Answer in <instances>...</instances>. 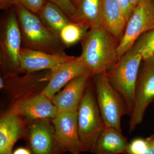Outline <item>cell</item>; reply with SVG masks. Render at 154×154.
I'll return each mask as SVG.
<instances>
[{"mask_svg":"<svg viewBox=\"0 0 154 154\" xmlns=\"http://www.w3.org/2000/svg\"><path fill=\"white\" fill-rule=\"evenodd\" d=\"M80 59L86 66L91 77L106 73L118 61V44L103 26L91 29L84 37Z\"/></svg>","mask_w":154,"mask_h":154,"instance_id":"6da1fadb","label":"cell"},{"mask_svg":"<svg viewBox=\"0 0 154 154\" xmlns=\"http://www.w3.org/2000/svg\"><path fill=\"white\" fill-rule=\"evenodd\" d=\"M13 8L21 30L22 48L52 54L65 53L66 47L59 36L51 32L38 15L22 6Z\"/></svg>","mask_w":154,"mask_h":154,"instance_id":"7a4b0ae2","label":"cell"},{"mask_svg":"<svg viewBox=\"0 0 154 154\" xmlns=\"http://www.w3.org/2000/svg\"><path fill=\"white\" fill-rule=\"evenodd\" d=\"M22 35L16 12L11 9L0 23V66L3 76L19 75Z\"/></svg>","mask_w":154,"mask_h":154,"instance_id":"3957f363","label":"cell"},{"mask_svg":"<svg viewBox=\"0 0 154 154\" xmlns=\"http://www.w3.org/2000/svg\"><path fill=\"white\" fill-rule=\"evenodd\" d=\"M142 60L140 54L130 49L106 73L111 85L126 103L130 116L134 107L136 84Z\"/></svg>","mask_w":154,"mask_h":154,"instance_id":"277c9868","label":"cell"},{"mask_svg":"<svg viewBox=\"0 0 154 154\" xmlns=\"http://www.w3.org/2000/svg\"><path fill=\"white\" fill-rule=\"evenodd\" d=\"M91 78L80 102L77 114L80 140L85 152H92L98 136L105 126L98 107Z\"/></svg>","mask_w":154,"mask_h":154,"instance_id":"5b68a950","label":"cell"},{"mask_svg":"<svg viewBox=\"0 0 154 154\" xmlns=\"http://www.w3.org/2000/svg\"><path fill=\"white\" fill-rule=\"evenodd\" d=\"M96 100L105 127L113 128L122 132L121 120L129 115L128 107L121 95L111 85L106 73L92 77Z\"/></svg>","mask_w":154,"mask_h":154,"instance_id":"8992f818","label":"cell"},{"mask_svg":"<svg viewBox=\"0 0 154 154\" xmlns=\"http://www.w3.org/2000/svg\"><path fill=\"white\" fill-rule=\"evenodd\" d=\"M154 102V57L143 60L135 90L134 107L129 122V131L132 132L143 120L149 105Z\"/></svg>","mask_w":154,"mask_h":154,"instance_id":"52a82bcc","label":"cell"},{"mask_svg":"<svg viewBox=\"0 0 154 154\" xmlns=\"http://www.w3.org/2000/svg\"><path fill=\"white\" fill-rule=\"evenodd\" d=\"M154 28V0H149L134 10L117 47L119 59L132 47L142 34Z\"/></svg>","mask_w":154,"mask_h":154,"instance_id":"ba28073f","label":"cell"},{"mask_svg":"<svg viewBox=\"0 0 154 154\" xmlns=\"http://www.w3.org/2000/svg\"><path fill=\"white\" fill-rule=\"evenodd\" d=\"M51 121L59 154L85 152L79 135L77 113H59Z\"/></svg>","mask_w":154,"mask_h":154,"instance_id":"9c48e42d","label":"cell"},{"mask_svg":"<svg viewBox=\"0 0 154 154\" xmlns=\"http://www.w3.org/2000/svg\"><path fill=\"white\" fill-rule=\"evenodd\" d=\"M10 111L31 122L52 119L59 113L51 99L41 93L20 99L14 104Z\"/></svg>","mask_w":154,"mask_h":154,"instance_id":"30bf717a","label":"cell"},{"mask_svg":"<svg viewBox=\"0 0 154 154\" xmlns=\"http://www.w3.org/2000/svg\"><path fill=\"white\" fill-rule=\"evenodd\" d=\"M32 122L26 137L32 154H59L51 119Z\"/></svg>","mask_w":154,"mask_h":154,"instance_id":"8fae6325","label":"cell"},{"mask_svg":"<svg viewBox=\"0 0 154 154\" xmlns=\"http://www.w3.org/2000/svg\"><path fill=\"white\" fill-rule=\"evenodd\" d=\"M86 74L91 77L90 72L79 57H76L73 60L60 64L50 70L48 82L41 93L51 99L72 80Z\"/></svg>","mask_w":154,"mask_h":154,"instance_id":"7c38bea8","label":"cell"},{"mask_svg":"<svg viewBox=\"0 0 154 154\" xmlns=\"http://www.w3.org/2000/svg\"><path fill=\"white\" fill-rule=\"evenodd\" d=\"M75 57L66 53L52 54L22 47L20 52V68L22 73L51 70L60 64L73 60Z\"/></svg>","mask_w":154,"mask_h":154,"instance_id":"4fadbf2b","label":"cell"},{"mask_svg":"<svg viewBox=\"0 0 154 154\" xmlns=\"http://www.w3.org/2000/svg\"><path fill=\"white\" fill-rule=\"evenodd\" d=\"M91 78L89 75L80 76L68 83L51 100L59 113H76Z\"/></svg>","mask_w":154,"mask_h":154,"instance_id":"5bb4252c","label":"cell"},{"mask_svg":"<svg viewBox=\"0 0 154 154\" xmlns=\"http://www.w3.org/2000/svg\"><path fill=\"white\" fill-rule=\"evenodd\" d=\"M25 123L21 116L9 111L0 120V154H12L15 143L26 136Z\"/></svg>","mask_w":154,"mask_h":154,"instance_id":"9a60e30c","label":"cell"},{"mask_svg":"<svg viewBox=\"0 0 154 154\" xmlns=\"http://www.w3.org/2000/svg\"><path fill=\"white\" fill-rule=\"evenodd\" d=\"M127 22L118 0H103V27L118 44Z\"/></svg>","mask_w":154,"mask_h":154,"instance_id":"2e32d148","label":"cell"},{"mask_svg":"<svg viewBox=\"0 0 154 154\" xmlns=\"http://www.w3.org/2000/svg\"><path fill=\"white\" fill-rule=\"evenodd\" d=\"M103 0H81L69 19L91 29L103 26Z\"/></svg>","mask_w":154,"mask_h":154,"instance_id":"e0dca14e","label":"cell"},{"mask_svg":"<svg viewBox=\"0 0 154 154\" xmlns=\"http://www.w3.org/2000/svg\"><path fill=\"white\" fill-rule=\"evenodd\" d=\"M128 140L117 130L105 127L98 136L92 152L94 154H126Z\"/></svg>","mask_w":154,"mask_h":154,"instance_id":"ac0fdd59","label":"cell"},{"mask_svg":"<svg viewBox=\"0 0 154 154\" xmlns=\"http://www.w3.org/2000/svg\"><path fill=\"white\" fill-rule=\"evenodd\" d=\"M38 16L44 25L58 36L63 28L70 22L69 18L59 7L47 1Z\"/></svg>","mask_w":154,"mask_h":154,"instance_id":"d6986e66","label":"cell"},{"mask_svg":"<svg viewBox=\"0 0 154 154\" xmlns=\"http://www.w3.org/2000/svg\"><path fill=\"white\" fill-rule=\"evenodd\" d=\"M89 30L87 26L70 21L63 28L59 37L64 45L69 47L81 42Z\"/></svg>","mask_w":154,"mask_h":154,"instance_id":"ffe728a7","label":"cell"},{"mask_svg":"<svg viewBox=\"0 0 154 154\" xmlns=\"http://www.w3.org/2000/svg\"><path fill=\"white\" fill-rule=\"evenodd\" d=\"M130 49L140 54L143 60L147 59L153 57L154 28L142 34Z\"/></svg>","mask_w":154,"mask_h":154,"instance_id":"44dd1931","label":"cell"},{"mask_svg":"<svg viewBox=\"0 0 154 154\" xmlns=\"http://www.w3.org/2000/svg\"><path fill=\"white\" fill-rule=\"evenodd\" d=\"M46 2V0H0V8L6 11L15 6H22L38 15Z\"/></svg>","mask_w":154,"mask_h":154,"instance_id":"7402d4cb","label":"cell"},{"mask_svg":"<svg viewBox=\"0 0 154 154\" xmlns=\"http://www.w3.org/2000/svg\"><path fill=\"white\" fill-rule=\"evenodd\" d=\"M148 147V144L146 139L137 138L128 143L125 154H141Z\"/></svg>","mask_w":154,"mask_h":154,"instance_id":"603a6c76","label":"cell"},{"mask_svg":"<svg viewBox=\"0 0 154 154\" xmlns=\"http://www.w3.org/2000/svg\"><path fill=\"white\" fill-rule=\"evenodd\" d=\"M52 3L60 8L69 18L74 14L76 8L72 0H46Z\"/></svg>","mask_w":154,"mask_h":154,"instance_id":"cb8c5ba5","label":"cell"},{"mask_svg":"<svg viewBox=\"0 0 154 154\" xmlns=\"http://www.w3.org/2000/svg\"><path fill=\"white\" fill-rule=\"evenodd\" d=\"M118 1L121 5L127 21L128 22L134 11L129 0H118Z\"/></svg>","mask_w":154,"mask_h":154,"instance_id":"d4e9b609","label":"cell"},{"mask_svg":"<svg viewBox=\"0 0 154 154\" xmlns=\"http://www.w3.org/2000/svg\"><path fill=\"white\" fill-rule=\"evenodd\" d=\"M12 154H32V153L29 149L19 148L13 152Z\"/></svg>","mask_w":154,"mask_h":154,"instance_id":"484cf974","label":"cell"},{"mask_svg":"<svg viewBox=\"0 0 154 154\" xmlns=\"http://www.w3.org/2000/svg\"><path fill=\"white\" fill-rule=\"evenodd\" d=\"M149 1V0H129V2L132 8L134 10L138 6Z\"/></svg>","mask_w":154,"mask_h":154,"instance_id":"4316f807","label":"cell"},{"mask_svg":"<svg viewBox=\"0 0 154 154\" xmlns=\"http://www.w3.org/2000/svg\"><path fill=\"white\" fill-rule=\"evenodd\" d=\"M149 146L154 152V134L146 139Z\"/></svg>","mask_w":154,"mask_h":154,"instance_id":"83f0119b","label":"cell"},{"mask_svg":"<svg viewBox=\"0 0 154 154\" xmlns=\"http://www.w3.org/2000/svg\"><path fill=\"white\" fill-rule=\"evenodd\" d=\"M141 154H154V152L148 145L147 148Z\"/></svg>","mask_w":154,"mask_h":154,"instance_id":"f1b7e54d","label":"cell"},{"mask_svg":"<svg viewBox=\"0 0 154 154\" xmlns=\"http://www.w3.org/2000/svg\"><path fill=\"white\" fill-rule=\"evenodd\" d=\"M80 1H81V0H72L73 4V5H74V6L76 8L77 6H78V5H79Z\"/></svg>","mask_w":154,"mask_h":154,"instance_id":"f546056e","label":"cell"},{"mask_svg":"<svg viewBox=\"0 0 154 154\" xmlns=\"http://www.w3.org/2000/svg\"></svg>","mask_w":154,"mask_h":154,"instance_id":"4dcf8cb0","label":"cell"}]
</instances>
